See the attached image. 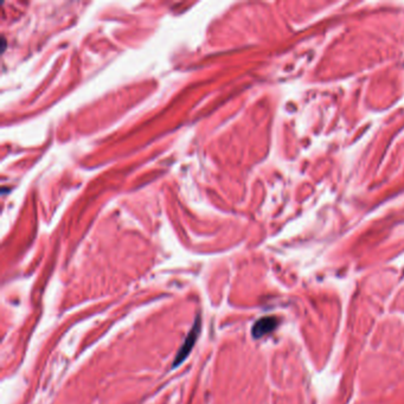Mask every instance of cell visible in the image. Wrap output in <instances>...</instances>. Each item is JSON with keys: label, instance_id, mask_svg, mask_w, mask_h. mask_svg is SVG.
<instances>
[{"label": "cell", "instance_id": "6da1fadb", "mask_svg": "<svg viewBox=\"0 0 404 404\" xmlns=\"http://www.w3.org/2000/svg\"><path fill=\"white\" fill-rule=\"evenodd\" d=\"M200 331H201V320L200 319H197L195 322L194 327H192V330L190 331L188 337H186L183 346L180 348L179 352H178L176 355V359H174V363H173V367H177L178 365H180V364H182L183 361L188 358L189 354L191 352L192 348H194V345L196 344V340H197Z\"/></svg>", "mask_w": 404, "mask_h": 404}, {"label": "cell", "instance_id": "7a4b0ae2", "mask_svg": "<svg viewBox=\"0 0 404 404\" xmlns=\"http://www.w3.org/2000/svg\"><path fill=\"white\" fill-rule=\"evenodd\" d=\"M279 324V320L274 316H266V318H262L258 321L255 322L254 327H252V336L255 338H261L266 334L270 333L271 331L275 330V327Z\"/></svg>", "mask_w": 404, "mask_h": 404}]
</instances>
